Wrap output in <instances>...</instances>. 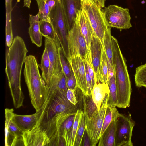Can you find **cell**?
I'll return each instance as SVG.
<instances>
[{"mask_svg":"<svg viewBox=\"0 0 146 146\" xmlns=\"http://www.w3.org/2000/svg\"><path fill=\"white\" fill-rule=\"evenodd\" d=\"M74 106L65 92L56 89L52 83L46 84L41 115L36 125L27 133L38 146H59L60 127L67 118L76 114L77 110Z\"/></svg>","mask_w":146,"mask_h":146,"instance_id":"cell-1","label":"cell"},{"mask_svg":"<svg viewBox=\"0 0 146 146\" xmlns=\"http://www.w3.org/2000/svg\"><path fill=\"white\" fill-rule=\"evenodd\" d=\"M28 52L23 39L17 36L6 54L5 73L14 106L17 109L23 106L24 99L21 86V74Z\"/></svg>","mask_w":146,"mask_h":146,"instance_id":"cell-2","label":"cell"},{"mask_svg":"<svg viewBox=\"0 0 146 146\" xmlns=\"http://www.w3.org/2000/svg\"><path fill=\"white\" fill-rule=\"evenodd\" d=\"M113 64L115 76L117 104V107L126 108L130 106L132 88L125 59L117 40L112 36Z\"/></svg>","mask_w":146,"mask_h":146,"instance_id":"cell-3","label":"cell"},{"mask_svg":"<svg viewBox=\"0 0 146 146\" xmlns=\"http://www.w3.org/2000/svg\"><path fill=\"white\" fill-rule=\"evenodd\" d=\"M24 63L23 74L31 102L37 111L44 101L46 84L40 73L39 65L34 56H27Z\"/></svg>","mask_w":146,"mask_h":146,"instance_id":"cell-4","label":"cell"},{"mask_svg":"<svg viewBox=\"0 0 146 146\" xmlns=\"http://www.w3.org/2000/svg\"><path fill=\"white\" fill-rule=\"evenodd\" d=\"M49 17L56 37L65 55L69 56L67 41L69 31L60 0L51 11Z\"/></svg>","mask_w":146,"mask_h":146,"instance_id":"cell-5","label":"cell"},{"mask_svg":"<svg viewBox=\"0 0 146 146\" xmlns=\"http://www.w3.org/2000/svg\"><path fill=\"white\" fill-rule=\"evenodd\" d=\"M102 12L108 27L120 30L129 29L132 27L128 9L111 5L104 7Z\"/></svg>","mask_w":146,"mask_h":146,"instance_id":"cell-6","label":"cell"},{"mask_svg":"<svg viewBox=\"0 0 146 146\" xmlns=\"http://www.w3.org/2000/svg\"><path fill=\"white\" fill-rule=\"evenodd\" d=\"M67 41L70 57L79 56L83 61L91 60L90 52L81 32L78 17L73 29L69 32Z\"/></svg>","mask_w":146,"mask_h":146,"instance_id":"cell-7","label":"cell"},{"mask_svg":"<svg viewBox=\"0 0 146 146\" xmlns=\"http://www.w3.org/2000/svg\"><path fill=\"white\" fill-rule=\"evenodd\" d=\"M109 94L104 98L99 111H97L91 117L86 120V129L91 141L92 146H95L98 142L107 106Z\"/></svg>","mask_w":146,"mask_h":146,"instance_id":"cell-8","label":"cell"},{"mask_svg":"<svg viewBox=\"0 0 146 146\" xmlns=\"http://www.w3.org/2000/svg\"><path fill=\"white\" fill-rule=\"evenodd\" d=\"M115 146H132V131L135 125L131 114L119 113L116 120Z\"/></svg>","mask_w":146,"mask_h":146,"instance_id":"cell-9","label":"cell"},{"mask_svg":"<svg viewBox=\"0 0 146 146\" xmlns=\"http://www.w3.org/2000/svg\"><path fill=\"white\" fill-rule=\"evenodd\" d=\"M82 9L86 13L95 35L104 47L103 37L108 27L102 9L91 3L82 5Z\"/></svg>","mask_w":146,"mask_h":146,"instance_id":"cell-10","label":"cell"},{"mask_svg":"<svg viewBox=\"0 0 146 146\" xmlns=\"http://www.w3.org/2000/svg\"><path fill=\"white\" fill-rule=\"evenodd\" d=\"M104 47L100 39L94 34L91 43L90 51L95 83H102L101 69Z\"/></svg>","mask_w":146,"mask_h":146,"instance_id":"cell-11","label":"cell"},{"mask_svg":"<svg viewBox=\"0 0 146 146\" xmlns=\"http://www.w3.org/2000/svg\"><path fill=\"white\" fill-rule=\"evenodd\" d=\"M69 32L73 29L78 14L82 9V0H60Z\"/></svg>","mask_w":146,"mask_h":146,"instance_id":"cell-12","label":"cell"},{"mask_svg":"<svg viewBox=\"0 0 146 146\" xmlns=\"http://www.w3.org/2000/svg\"><path fill=\"white\" fill-rule=\"evenodd\" d=\"M60 45L57 37L55 40L45 38V48L47 50L50 63L48 80L54 74H58L62 70L58 48Z\"/></svg>","mask_w":146,"mask_h":146,"instance_id":"cell-13","label":"cell"},{"mask_svg":"<svg viewBox=\"0 0 146 146\" xmlns=\"http://www.w3.org/2000/svg\"><path fill=\"white\" fill-rule=\"evenodd\" d=\"M68 60L74 74L76 87L78 88L83 94H87V86L84 61L79 56L70 57Z\"/></svg>","mask_w":146,"mask_h":146,"instance_id":"cell-14","label":"cell"},{"mask_svg":"<svg viewBox=\"0 0 146 146\" xmlns=\"http://www.w3.org/2000/svg\"><path fill=\"white\" fill-rule=\"evenodd\" d=\"M40 109L36 113L31 115H21L15 114L13 121L23 133L33 129L36 124L41 115Z\"/></svg>","mask_w":146,"mask_h":146,"instance_id":"cell-15","label":"cell"},{"mask_svg":"<svg viewBox=\"0 0 146 146\" xmlns=\"http://www.w3.org/2000/svg\"><path fill=\"white\" fill-rule=\"evenodd\" d=\"M78 19L81 32L86 41L88 49L90 52L92 37L95 33L87 15L83 9L79 13Z\"/></svg>","mask_w":146,"mask_h":146,"instance_id":"cell-16","label":"cell"},{"mask_svg":"<svg viewBox=\"0 0 146 146\" xmlns=\"http://www.w3.org/2000/svg\"><path fill=\"white\" fill-rule=\"evenodd\" d=\"M110 92L109 86L107 83H95L93 87L92 96L98 111L100 110L102 102L105 95L107 94H109Z\"/></svg>","mask_w":146,"mask_h":146,"instance_id":"cell-17","label":"cell"},{"mask_svg":"<svg viewBox=\"0 0 146 146\" xmlns=\"http://www.w3.org/2000/svg\"><path fill=\"white\" fill-rule=\"evenodd\" d=\"M116 120L111 123L100 137L98 146H115Z\"/></svg>","mask_w":146,"mask_h":146,"instance_id":"cell-18","label":"cell"},{"mask_svg":"<svg viewBox=\"0 0 146 146\" xmlns=\"http://www.w3.org/2000/svg\"><path fill=\"white\" fill-rule=\"evenodd\" d=\"M83 113V112L81 110H77L72 128L69 131L62 137L65 141L66 146H74L79 123Z\"/></svg>","mask_w":146,"mask_h":146,"instance_id":"cell-19","label":"cell"},{"mask_svg":"<svg viewBox=\"0 0 146 146\" xmlns=\"http://www.w3.org/2000/svg\"><path fill=\"white\" fill-rule=\"evenodd\" d=\"M14 114L13 109L6 108L5 109V130L9 131L16 136H22L23 132L19 128L13 121Z\"/></svg>","mask_w":146,"mask_h":146,"instance_id":"cell-20","label":"cell"},{"mask_svg":"<svg viewBox=\"0 0 146 146\" xmlns=\"http://www.w3.org/2000/svg\"><path fill=\"white\" fill-rule=\"evenodd\" d=\"M83 114L87 120L90 118L98 110L97 107L94 102L92 95L83 94Z\"/></svg>","mask_w":146,"mask_h":146,"instance_id":"cell-21","label":"cell"},{"mask_svg":"<svg viewBox=\"0 0 146 146\" xmlns=\"http://www.w3.org/2000/svg\"><path fill=\"white\" fill-rule=\"evenodd\" d=\"M116 106L107 104L106 113L100 134V137L111 123L117 119L119 113Z\"/></svg>","mask_w":146,"mask_h":146,"instance_id":"cell-22","label":"cell"},{"mask_svg":"<svg viewBox=\"0 0 146 146\" xmlns=\"http://www.w3.org/2000/svg\"><path fill=\"white\" fill-rule=\"evenodd\" d=\"M30 25L28 33L32 42L38 47H40L42 44L43 36L40 31L39 22H35Z\"/></svg>","mask_w":146,"mask_h":146,"instance_id":"cell-23","label":"cell"},{"mask_svg":"<svg viewBox=\"0 0 146 146\" xmlns=\"http://www.w3.org/2000/svg\"><path fill=\"white\" fill-rule=\"evenodd\" d=\"M111 28L108 27L105 31L103 37L104 47L107 57L111 66L113 67V52Z\"/></svg>","mask_w":146,"mask_h":146,"instance_id":"cell-24","label":"cell"},{"mask_svg":"<svg viewBox=\"0 0 146 146\" xmlns=\"http://www.w3.org/2000/svg\"><path fill=\"white\" fill-rule=\"evenodd\" d=\"M39 28L41 34L45 38L53 40H56V35L50 21L40 20Z\"/></svg>","mask_w":146,"mask_h":146,"instance_id":"cell-25","label":"cell"},{"mask_svg":"<svg viewBox=\"0 0 146 146\" xmlns=\"http://www.w3.org/2000/svg\"><path fill=\"white\" fill-rule=\"evenodd\" d=\"M107 83L109 86L110 90L107 101V104L117 106V99L115 74L113 76L108 78Z\"/></svg>","mask_w":146,"mask_h":146,"instance_id":"cell-26","label":"cell"},{"mask_svg":"<svg viewBox=\"0 0 146 146\" xmlns=\"http://www.w3.org/2000/svg\"><path fill=\"white\" fill-rule=\"evenodd\" d=\"M39 66L41 70L42 77L46 83L48 80L50 63L47 50L45 48L42 56L41 63Z\"/></svg>","mask_w":146,"mask_h":146,"instance_id":"cell-27","label":"cell"},{"mask_svg":"<svg viewBox=\"0 0 146 146\" xmlns=\"http://www.w3.org/2000/svg\"><path fill=\"white\" fill-rule=\"evenodd\" d=\"M135 81L137 87L146 88V63L136 68Z\"/></svg>","mask_w":146,"mask_h":146,"instance_id":"cell-28","label":"cell"},{"mask_svg":"<svg viewBox=\"0 0 146 146\" xmlns=\"http://www.w3.org/2000/svg\"><path fill=\"white\" fill-rule=\"evenodd\" d=\"M58 48L60 60L62 71L66 78H68L71 74V67L60 45L59 46Z\"/></svg>","mask_w":146,"mask_h":146,"instance_id":"cell-29","label":"cell"},{"mask_svg":"<svg viewBox=\"0 0 146 146\" xmlns=\"http://www.w3.org/2000/svg\"><path fill=\"white\" fill-rule=\"evenodd\" d=\"M39 9L38 13L40 20L50 21L49 17L50 10L48 5L45 0H36Z\"/></svg>","mask_w":146,"mask_h":146,"instance_id":"cell-30","label":"cell"},{"mask_svg":"<svg viewBox=\"0 0 146 146\" xmlns=\"http://www.w3.org/2000/svg\"><path fill=\"white\" fill-rule=\"evenodd\" d=\"M85 129V117L83 113L79 123L74 146H80Z\"/></svg>","mask_w":146,"mask_h":146,"instance_id":"cell-31","label":"cell"},{"mask_svg":"<svg viewBox=\"0 0 146 146\" xmlns=\"http://www.w3.org/2000/svg\"><path fill=\"white\" fill-rule=\"evenodd\" d=\"M6 21L5 27L6 43L7 46L9 48L13 41L11 26V13L6 14Z\"/></svg>","mask_w":146,"mask_h":146,"instance_id":"cell-32","label":"cell"},{"mask_svg":"<svg viewBox=\"0 0 146 146\" xmlns=\"http://www.w3.org/2000/svg\"><path fill=\"white\" fill-rule=\"evenodd\" d=\"M75 115L69 117L62 125L60 129V134L62 137L69 131L72 128L74 120Z\"/></svg>","mask_w":146,"mask_h":146,"instance_id":"cell-33","label":"cell"},{"mask_svg":"<svg viewBox=\"0 0 146 146\" xmlns=\"http://www.w3.org/2000/svg\"><path fill=\"white\" fill-rule=\"evenodd\" d=\"M101 75L102 83H107L108 81V68L107 61V57L104 47L102 56Z\"/></svg>","mask_w":146,"mask_h":146,"instance_id":"cell-34","label":"cell"},{"mask_svg":"<svg viewBox=\"0 0 146 146\" xmlns=\"http://www.w3.org/2000/svg\"><path fill=\"white\" fill-rule=\"evenodd\" d=\"M76 90V87L73 89H68L66 92V96L67 99L74 105H76L78 103L75 95Z\"/></svg>","mask_w":146,"mask_h":146,"instance_id":"cell-35","label":"cell"},{"mask_svg":"<svg viewBox=\"0 0 146 146\" xmlns=\"http://www.w3.org/2000/svg\"><path fill=\"white\" fill-rule=\"evenodd\" d=\"M66 80L68 89H73L75 88L76 85V80L72 67L71 75L70 77L66 78Z\"/></svg>","mask_w":146,"mask_h":146,"instance_id":"cell-36","label":"cell"},{"mask_svg":"<svg viewBox=\"0 0 146 146\" xmlns=\"http://www.w3.org/2000/svg\"><path fill=\"white\" fill-rule=\"evenodd\" d=\"M87 86V94L92 95L93 86L91 78L88 73L87 67L84 63Z\"/></svg>","mask_w":146,"mask_h":146,"instance_id":"cell-37","label":"cell"},{"mask_svg":"<svg viewBox=\"0 0 146 146\" xmlns=\"http://www.w3.org/2000/svg\"><path fill=\"white\" fill-rule=\"evenodd\" d=\"M106 0H82V5L88 3H92L101 9L105 7Z\"/></svg>","mask_w":146,"mask_h":146,"instance_id":"cell-38","label":"cell"},{"mask_svg":"<svg viewBox=\"0 0 146 146\" xmlns=\"http://www.w3.org/2000/svg\"><path fill=\"white\" fill-rule=\"evenodd\" d=\"M88 70V73L91 78L93 87L95 84V76L93 70L92 66L91 60L89 61H84Z\"/></svg>","mask_w":146,"mask_h":146,"instance_id":"cell-39","label":"cell"},{"mask_svg":"<svg viewBox=\"0 0 146 146\" xmlns=\"http://www.w3.org/2000/svg\"><path fill=\"white\" fill-rule=\"evenodd\" d=\"M81 146H92L91 141L86 129L83 136Z\"/></svg>","mask_w":146,"mask_h":146,"instance_id":"cell-40","label":"cell"},{"mask_svg":"<svg viewBox=\"0 0 146 146\" xmlns=\"http://www.w3.org/2000/svg\"><path fill=\"white\" fill-rule=\"evenodd\" d=\"M29 21L30 25L32 24L35 22H39L40 21V17L38 13L35 15H33L31 14H29Z\"/></svg>","mask_w":146,"mask_h":146,"instance_id":"cell-41","label":"cell"},{"mask_svg":"<svg viewBox=\"0 0 146 146\" xmlns=\"http://www.w3.org/2000/svg\"><path fill=\"white\" fill-rule=\"evenodd\" d=\"M59 1V0H45L48 5L50 11L56 5Z\"/></svg>","mask_w":146,"mask_h":146,"instance_id":"cell-42","label":"cell"},{"mask_svg":"<svg viewBox=\"0 0 146 146\" xmlns=\"http://www.w3.org/2000/svg\"><path fill=\"white\" fill-rule=\"evenodd\" d=\"M6 14L11 13L12 8V0H6Z\"/></svg>","mask_w":146,"mask_h":146,"instance_id":"cell-43","label":"cell"},{"mask_svg":"<svg viewBox=\"0 0 146 146\" xmlns=\"http://www.w3.org/2000/svg\"><path fill=\"white\" fill-rule=\"evenodd\" d=\"M31 0H23V7H26L29 9L30 8Z\"/></svg>","mask_w":146,"mask_h":146,"instance_id":"cell-44","label":"cell"}]
</instances>
